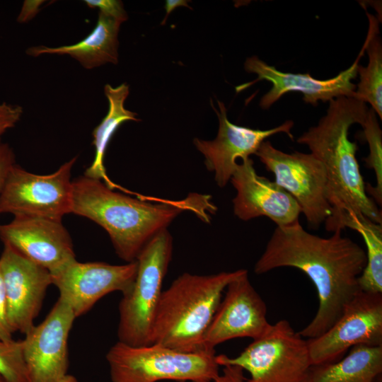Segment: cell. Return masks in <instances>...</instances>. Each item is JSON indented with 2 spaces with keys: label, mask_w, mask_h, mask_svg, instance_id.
<instances>
[{
  "label": "cell",
  "mask_w": 382,
  "mask_h": 382,
  "mask_svg": "<svg viewBox=\"0 0 382 382\" xmlns=\"http://www.w3.org/2000/svg\"><path fill=\"white\" fill-rule=\"evenodd\" d=\"M15 164V154L13 149L8 144L0 139V194Z\"/></svg>",
  "instance_id": "obj_28"
},
{
  "label": "cell",
  "mask_w": 382,
  "mask_h": 382,
  "mask_svg": "<svg viewBox=\"0 0 382 382\" xmlns=\"http://www.w3.org/2000/svg\"><path fill=\"white\" fill-rule=\"evenodd\" d=\"M368 109L364 102L354 97L334 98L317 125L296 141L307 146L325 168L331 215L349 210L382 224L381 209L366 192L356 157L357 144L349 139V128L353 124H362Z\"/></svg>",
  "instance_id": "obj_3"
},
{
  "label": "cell",
  "mask_w": 382,
  "mask_h": 382,
  "mask_svg": "<svg viewBox=\"0 0 382 382\" xmlns=\"http://www.w3.org/2000/svg\"><path fill=\"white\" fill-rule=\"evenodd\" d=\"M0 382H7L1 376H0Z\"/></svg>",
  "instance_id": "obj_34"
},
{
  "label": "cell",
  "mask_w": 382,
  "mask_h": 382,
  "mask_svg": "<svg viewBox=\"0 0 382 382\" xmlns=\"http://www.w3.org/2000/svg\"><path fill=\"white\" fill-rule=\"evenodd\" d=\"M83 2L91 8H98L99 13L113 18L120 23L128 19L123 3L119 0H84Z\"/></svg>",
  "instance_id": "obj_26"
},
{
  "label": "cell",
  "mask_w": 382,
  "mask_h": 382,
  "mask_svg": "<svg viewBox=\"0 0 382 382\" xmlns=\"http://www.w3.org/2000/svg\"><path fill=\"white\" fill-rule=\"evenodd\" d=\"M12 335L13 332L7 320L4 288L0 272V340H10L13 339Z\"/></svg>",
  "instance_id": "obj_29"
},
{
  "label": "cell",
  "mask_w": 382,
  "mask_h": 382,
  "mask_svg": "<svg viewBox=\"0 0 382 382\" xmlns=\"http://www.w3.org/2000/svg\"><path fill=\"white\" fill-rule=\"evenodd\" d=\"M230 181L236 191L233 205L238 219L267 216L277 226L299 221L301 210L296 201L274 181L259 175L250 158L238 163Z\"/></svg>",
  "instance_id": "obj_18"
},
{
  "label": "cell",
  "mask_w": 382,
  "mask_h": 382,
  "mask_svg": "<svg viewBox=\"0 0 382 382\" xmlns=\"http://www.w3.org/2000/svg\"><path fill=\"white\" fill-rule=\"evenodd\" d=\"M366 251L336 229L328 238L306 231L299 221L277 226L254 266L257 274L290 267L307 275L315 286L318 308L299 334L317 337L340 318L347 304L361 291L358 279L366 265Z\"/></svg>",
  "instance_id": "obj_1"
},
{
  "label": "cell",
  "mask_w": 382,
  "mask_h": 382,
  "mask_svg": "<svg viewBox=\"0 0 382 382\" xmlns=\"http://www.w3.org/2000/svg\"><path fill=\"white\" fill-rule=\"evenodd\" d=\"M219 110L211 105L219 119V130L216 137L212 141L195 138V146L205 157L207 169L214 173V180L220 187H225L230 181L238 163L236 159L242 160L255 154L260 144L267 137L284 133L293 139L291 132L294 126L291 120L269 129H254L231 123L226 115L224 104L217 100Z\"/></svg>",
  "instance_id": "obj_16"
},
{
  "label": "cell",
  "mask_w": 382,
  "mask_h": 382,
  "mask_svg": "<svg viewBox=\"0 0 382 382\" xmlns=\"http://www.w3.org/2000/svg\"><path fill=\"white\" fill-rule=\"evenodd\" d=\"M105 357L112 382H213L220 374L215 350L184 352L158 344L117 341Z\"/></svg>",
  "instance_id": "obj_5"
},
{
  "label": "cell",
  "mask_w": 382,
  "mask_h": 382,
  "mask_svg": "<svg viewBox=\"0 0 382 382\" xmlns=\"http://www.w3.org/2000/svg\"><path fill=\"white\" fill-rule=\"evenodd\" d=\"M172 252L173 238L166 228L139 253L133 286L119 303L118 341L132 346L151 344L155 315Z\"/></svg>",
  "instance_id": "obj_6"
},
{
  "label": "cell",
  "mask_w": 382,
  "mask_h": 382,
  "mask_svg": "<svg viewBox=\"0 0 382 382\" xmlns=\"http://www.w3.org/2000/svg\"><path fill=\"white\" fill-rule=\"evenodd\" d=\"M207 199L194 195L181 201L153 203L115 192L100 180L83 175L72 180L71 213L103 228L116 254L131 262L183 210L191 209L206 217L205 209L212 207Z\"/></svg>",
  "instance_id": "obj_2"
},
{
  "label": "cell",
  "mask_w": 382,
  "mask_h": 382,
  "mask_svg": "<svg viewBox=\"0 0 382 382\" xmlns=\"http://www.w3.org/2000/svg\"><path fill=\"white\" fill-rule=\"evenodd\" d=\"M187 2L189 1L185 0H166L165 5L166 13V16L163 18V21L161 22V25L165 24L168 16L175 8L179 6H186L189 8H192L190 6H188Z\"/></svg>",
  "instance_id": "obj_32"
},
{
  "label": "cell",
  "mask_w": 382,
  "mask_h": 382,
  "mask_svg": "<svg viewBox=\"0 0 382 382\" xmlns=\"http://www.w3.org/2000/svg\"><path fill=\"white\" fill-rule=\"evenodd\" d=\"M0 238L51 274L76 260L71 236L62 221L14 216L10 222L0 224Z\"/></svg>",
  "instance_id": "obj_17"
},
{
  "label": "cell",
  "mask_w": 382,
  "mask_h": 382,
  "mask_svg": "<svg viewBox=\"0 0 382 382\" xmlns=\"http://www.w3.org/2000/svg\"><path fill=\"white\" fill-rule=\"evenodd\" d=\"M364 138L369 144V154L364 158L367 168L374 170L376 185L365 184L366 194L380 207L382 204V131L376 117V113L369 108L366 117L361 125Z\"/></svg>",
  "instance_id": "obj_24"
},
{
  "label": "cell",
  "mask_w": 382,
  "mask_h": 382,
  "mask_svg": "<svg viewBox=\"0 0 382 382\" xmlns=\"http://www.w3.org/2000/svg\"><path fill=\"white\" fill-rule=\"evenodd\" d=\"M382 346L358 345L339 360L313 366L311 382H379Z\"/></svg>",
  "instance_id": "obj_21"
},
{
  "label": "cell",
  "mask_w": 382,
  "mask_h": 382,
  "mask_svg": "<svg viewBox=\"0 0 382 382\" xmlns=\"http://www.w3.org/2000/svg\"><path fill=\"white\" fill-rule=\"evenodd\" d=\"M122 23L98 12L97 23L81 41L55 47L39 45L27 49L31 57L42 54L68 55L83 68L92 69L108 63L118 62V33Z\"/></svg>",
  "instance_id": "obj_19"
},
{
  "label": "cell",
  "mask_w": 382,
  "mask_h": 382,
  "mask_svg": "<svg viewBox=\"0 0 382 382\" xmlns=\"http://www.w3.org/2000/svg\"><path fill=\"white\" fill-rule=\"evenodd\" d=\"M365 52V45H363L351 66L336 76L326 80L314 79L309 74L283 72L257 56H252L245 60L244 69L248 73L257 74V77L251 82L236 87V91L240 92L262 80L270 82L272 88L260 101V106L265 110L291 91L300 92L303 96V100L313 105H317L319 101L329 102L341 96L355 98L356 84L352 80L357 76L359 62Z\"/></svg>",
  "instance_id": "obj_15"
},
{
  "label": "cell",
  "mask_w": 382,
  "mask_h": 382,
  "mask_svg": "<svg viewBox=\"0 0 382 382\" xmlns=\"http://www.w3.org/2000/svg\"><path fill=\"white\" fill-rule=\"evenodd\" d=\"M7 320L13 333L26 334L35 325L48 287L51 273L4 244L0 256Z\"/></svg>",
  "instance_id": "obj_14"
},
{
  "label": "cell",
  "mask_w": 382,
  "mask_h": 382,
  "mask_svg": "<svg viewBox=\"0 0 382 382\" xmlns=\"http://www.w3.org/2000/svg\"><path fill=\"white\" fill-rule=\"evenodd\" d=\"M202 341L204 350H215L226 341L249 337L259 338L271 324L267 306L251 284L246 270L226 288Z\"/></svg>",
  "instance_id": "obj_13"
},
{
  "label": "cell",
  "mask_w": 382,
  "mask_h": 382,
  "mask_svg": "<svg viewBox=\"0 0 382 382\" xmlns=\"http://www.w3.org/2000/svg\"><path fill=\"white\" fill-rule=\"evenodd\" d=\"M137 272V260L125 265H110L75 260L51 275L59 296L70 305L78 318L110 293L127 294L133 286Z\"/></svg>",
  "instance_id": "obj_12"
},
{
  "label": "cell",
  "mask_w": 382,
  "mask_h": 382,
  "mask_svg": "<svg viewBox=\"0 0 382 382\" xmlns=\"http://www.w3.org/2000/svg\"><path fill=\"white\" fill-rule=\"evenodd\" d=\"M328 231L349 228L363 238L366 248V265L359 277L361 291L382 293V225L352 211L330 215L325 221Z\"/></svg>",
  "instance_id": "obj_20"
},
{
  "label": "cell",
  "mask_w": 382,
  "mask_h": 382,
  "mask_svg": "<svg viewBox=\"0 0 382 382\" xmlns=\"http://www.w3.org/2000/svg\"><path fill=\"white\" fill-rule=\"evenodd\" d=\"M104 93L108 100L109 108L107 115L93 129V145L95 157L91 166L86 170L84 175L94 179L105 180V184L112 189V182L108 180L104 166V158L108 146L118 127L128 121L139 122L137 113L125 107V102L129 93V86L123 83L112 87L106 84Z\"/></svg>",
  "instance_id": "obj_22"
},
{
  "label": "cell",
  "mask_w": 382,
  "mask_h": 382,
  "mask_svg": "<svg viewBox=\"0 0 382 382\" xmlns=\"http://www.w3.org/2000/svg\"><path fill=\"white\" fill-rule=\"evenodd\" d=\"M74 156L55 172L47 175L30 173L15 164L0 194V214L62 221L71 213V170Z\"/></svg>",
  "instance_id": "obj_8"
},
{
  "label": "cell",
  "mask_w": 382,
  "mask_h": 382,
  "mask_svg": "<svg viewBox=\"0 0 382 382\" xmlns=\"http://www.w3.org/2000/svg\"><path fill=\"white\" fill-rule=\"evenodd\" d=\"M76 318L70 305L59 296L44 320L25 334L28 382H57L67 374L68 338Z\"/></svg>",
  "instance_id": "obj_11"
},
{
  "label": "cell",
  "mask_w": 382,
  "mask_h": 382,
  "mask_svg": "<svg viewBox=\"0 0 382 382\" xmlns=\"http://www.w3.org/2000/svg\"><path fill=\"white\" fill-rule=\"evenodd\" d=\"M45 2L44 0H25L23 1L17 21L21 23H27L33 20L40 10L41 6Z\"/></svg>",
  "instance_id": "obj_31"
},
{
  "label": "cell",
  "mask_w": 382,
  "mask_h": 382,
  "mask_svg": "<svg viewBox=\"0 0 382 382\" xmlns=\"http://www.w3.org/2000/svg\"><path fill=\"white\" fill-rule=\"evenodd\" d=\"M0 376L7 382H28L22 340H0Z\"/></svg>",
  "instance_id": "obj_25"
},
{
  "label": "cell",
  "mask_w": 382,
  "mask_h": 382,
  "mask_svg": "<svg viewBox=\"0 0 382 382\" xmlns=\"http://www.w3.org/2000/svg\"><path fill=\"white\" fill-rule=\"evenodd\" d=\"M222 371L213 382H247L244 370L236 365H224Z\"/></svg>",
  "instance_id": "obj_30"
},
{
  "label": "cell",
  "mask_w": 382,
  "mask_h": 382,
  "mask_svg": "<svg viewBox=\"0 0 382 382\" xmlns=\"http://www.w3.org/2000/svg\"><path fill=\"white\" fill-rule=\"evenodd\" d=\"M245 271L209 275L183 273L163 291L151 344L184 352L204 350L202 341L227 285Z\"/></svg>",
  "instance_id": "obj_4"
},
{
  "label": "cell",
  "mask_w": 382,
  "mask_h": 382,
  "mask_svg": "<svg viewBox=\"0 0 382 382\" xmlns=\"http://www.w3.org/2000/svg\"><path fill=\"white\" fill-rule=\"evenodd\" d=\"M255 155L273 173L274 182L296 201L311 226L318 227L331 215L326 170L312 154H287L264 141Z\"/></svg>",
  "instance_id": "obj_9"
},
{
  "label": "cell",
  "mask_w": 382,
  "mask_h": 382,
  "mask_svg": "<svg viewBox=\"0 0 382 382\" xmlns=\"http://www.w3.org/2000/svg\"><path fill=\"white\" fill-rule=\"evenodd\" d=\"M219 366L236 365L250 374L247 382H311L313 364L307 340L286 320L271 324L238 356L216 355Z\"/></svg>",
  "instance_id": "obj_7"
},
{
  "label": "cell",
  "mask_w": 382,
  "mask_h": 382,
  "mask_svg": "<svg viewBox=\"0 0 382 382\" xmlns=\"http://www.w3.org/2000/svg\"><path fill=\"white\" fill-rule=\"evenodd\" d=\"M306 340L313 366L336 361L355 345L382 346V293L359 291L330 329Z\"/></svg>",
  "instance_id": "obj_10"
},
{
  "label": "cell",
  "mask_w": 382,
  "mask_h": 382,
  "mask_svg": "<svg viewBox=\"0 0 382 382\" xmlns=\"http://www.w3.org/2000/svg\"><path fill=\"white\" fill-rule=\"evenodd\" d=\"M22 115L21 106L6 103H0V137L7 130L16 126Z\"/></svg>",
  "instance_id": "obj_27"
},
{
  "label": "cell",
  "mask_w": 382,
  "mask_h": 382,
  "mask_svg": "<svg viewBox=\"0 0 382 382\" xmlns=\"http://www.w3.org/2000/svg\"><path fill=\"white\" fill-rule=\"evenodd\" d=\"M369 20L367 35L364 45L368 53L366 66L358 65L359 82L356 85L355 98L368 103L382 118V43L378 19L366 12Z\"/></svg>",
  "instance_id": "obj_23"
},
{
  "label": "cell",
  "mask_w": 382,
  "mask_h": 382,
  "mask_svg": "<svg viewBox=\"0 0 382 382\" xmlns=\"http://www.w3.org/2000/svg\"><path fill=\"white\" fill-rule=\"evenodd\" d=\"M57 382H78V380L75 376L67 374Z\"/></svg>",
  "instance_id": "obj_33"
}]
</instances>
